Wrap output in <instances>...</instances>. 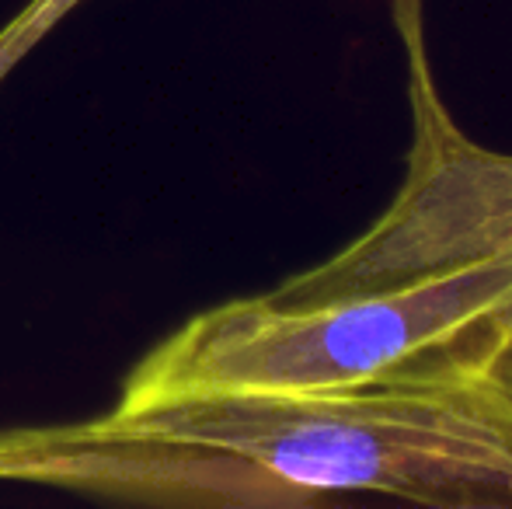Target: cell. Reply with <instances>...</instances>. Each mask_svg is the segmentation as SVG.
I'll list each match as a JSON object with an SVG mask.
<instances>
[{
  "label": "cell",
  "mask_w": 512,
  "mask_h": 509,
  "mask_svg": "<svg viewBox=\"0 0 512 509\" xmlns=\"http://www.w3.org/2000/svg\"><path fill=\"white\" fill-rule=\"evenodd\" d=\"M81 0H28L11 21L0 28V84L11 77V70L67 18Z\"/></svg>",
  "instance_id": "cell-3"
},
{
  "label": "cell",
  "mask_w": 512,
  "mask_h": 509,
  "mask_svg": "<svg viewBox=\"0 0 512 509\" xmlns=\"http://www.w3.org/2000/svg\"><path fill=\"white\" fill-rule=\"evenodd\" d=\"M391 11L408 60L411 147L387 210L272 290L192 314L129 370L115 408L189 394L512 391V154L453 123L422 0H391Z\"/></svg>",
  "instance_id": "cell-1"
},
{
  "label": "cell",
  "mask_w": 512,
  "mask_h": 509,
  "mask_svg": "<svg viewBox=\"0 0 512 509\" xmlns=\"http://www.w3.org/2000/svg\"><path fill=\"white\" fill-rule=\"evenodd\" d=\"M81 426L199 457L220 478L223 506L342 496L512 509V391L502 387L189 394Z\"/></svg>",
  "instance_id": "cell-2"
}]
</instances>
